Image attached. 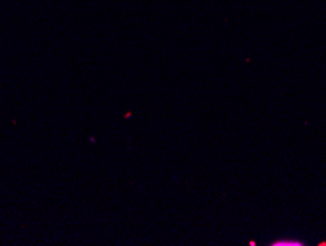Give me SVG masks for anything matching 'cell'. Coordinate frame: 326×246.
Here are the masks:
<instances>
[{
  "mask_svg": "<svg viewBox=\"0 0 326 246\" xmlns=\"http://www.w3.org/2000/svg\"><path fill=\"white\" fill-rule=\"evenodd\" d=\"M270 245L272 246H303V245H306V243L298 239H292V237H282V239H278V240H275V242H272Z\"/></svg>",
  "mask_w": 326,
  "mask_h": 246,
  "instance_id": "obj_1",
  "label": "cell"
}]
</instances>
